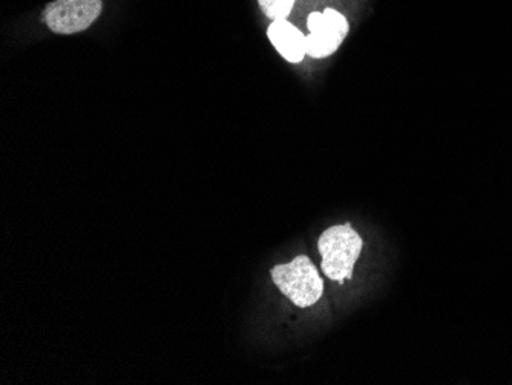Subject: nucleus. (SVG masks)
<instances>
[{"instance_id":"1","label":"nucleus","mask_w":512,"mask_h":385,"mask_svg":"<svg viewBox=\"0 0 512 385\" xmlns=\"http://www.w3.org/2000/svg\"><path fill=\"white\" fill-rule=\"evenodd\" d=\"M364 241L352 224H339L327 229L318 241L322 257V272L330 280L344 283L350 280L356 261L361 255Z\"/></svg>"},{"instance_id":"2","label":"nucleus","mask_w":512,"mask_h":385,"mask_svg":"<svg viewBox=\"0 0 512 385\" xmlns=\"http://www.w3.org/2000/svg\"><path fill=\"white\" fill-rule=\"evenodd\" d=\"M272 278L276 287L295 306L302 309L318 303L324 292V283L319 277L315 264L304 255L296 257L290 263L273 267Z\"/></svg>"},{"instance_id":"3","label":"nucleus","mask_w":512,"mask_h":385,"mask_svg":"<svg viewBox=\"0 0 512 385\" xmlns=\"http://www.w3.org/2000/svg\"><path fill=\"white\" fill-rule=\"evenodd\" d=\"M102 7V0H54L43 11V22L57 34L80 33L96 22Z\"/></svg>"},{"instance_id":"4","label":"nucleus","mask_w":512,"mask_h":385,"mask_svg":"<svg viewBox=\"0 0 512 385\" xmlns=\"http://www.w3.org/2000/svg\"><path fill=\"white\" fill-rule=\"evenodd\" d=\"M310 34L306 36L307 54L313 59L332 56L348 34V22L341 13L327 8L324 13L310 14L307 20Z\"/></svg>"},{"instance_id":"5","label":"nucleus","mask_w":512,"mask_h":385,"mask_svg":"<svg viewBox=\"0 0 512 385\" xmlns=\"http://www.w3.org/2000/svg\"><path fill=\"white\" fill-rule=\"evenodd\" d=\"M267 36L287 62L299 63L307 56L306 36L287 20H273Z\"/></svg>"},{"instance_id":"6","label":"nucleus","mask_w":512,"mask_h":385,"mask_svg":"<svg viewBox=\"0 0 512 385\" xmlns=\"http://www.w3.org/2000/svg\"><path fill=\"white\" fill-rule=\"evenodd\" d=\"M261 10L272 20H286L292 13L295 0H258Z\"/></svg>"}]
</instances>
